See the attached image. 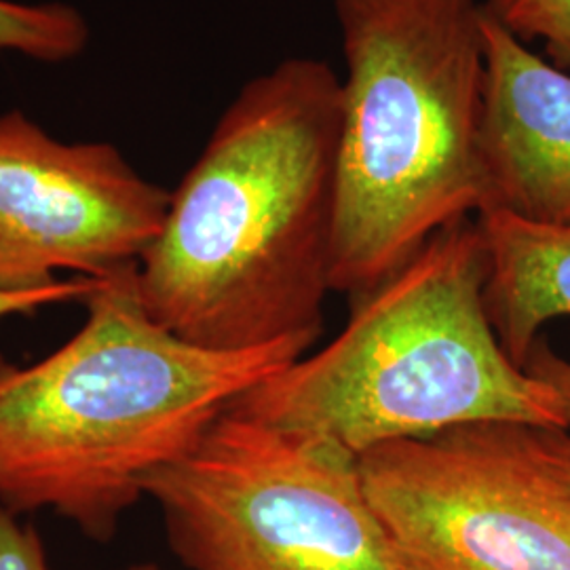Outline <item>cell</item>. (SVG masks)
I'll return each mask as SVG.
<instances>
[{
  "mask_svg": "<svg viewBox=\"0 0 570 570\" xmlns=\"http://www.w3.org/2000/svg\"><path fill=\"white\" fill-rule=\"evenodd\" d=\"M357 461L402 570H570V490L532 428L475 423Z\"/></svg>",
  "mask_w": 570,
  "mask_h": 570,
  "instance_id": "6",
  "label": "cell"
},
{
  "mask_svg": "<svg viewBox=\"0 0 570 570\" xmlns=\"http://www.w3.org/2000/svg\"><path fill=\"white\" fill-rule=\"evenodd\" d=\"M142 489L190 570H402L357 456L233 410Z\"/></svg>",
  "mask_w": 570,
  "mask_h": 570,
  "instance_id": "5",
  "label": "cell"
},
{
  "mask_svg": "<svg viewBox=\"0 0 570 570\" xmlns=\"http://www.w3.org/2000/svg\"><path fill=\"white\" fill-rule=\"evenodd\" d=\"M345 56L332 292L383 284L482 205V0H334Z\"/></svg>",
  "mask_w": 570,
  "mask_h": 570,
  "instance_id": "4",
  "label": "cell"
},
{
  "mask_svg": "<svg viewBox=\"0 0 570 570\" xmlns=\"http://www.w3.org/2000/svg\"><path fill=\"white\" fill-rule=\"evenodd\" d=\"M82 303L81 330L41 362L18 366L0 353V503L56 511L106 543L153 471L313 343H186L148 315L138 265L96 279Z\"/></svg>",
  "mask_w": 570,
  "mask_h": 570,
  "instance_id": "2",
  "label": "cell"
},
{
  "mask_svg": "<svg viewBox=\"0 0 570 570\" xmlns=\"http://www.w3.org/2000/svg\"><path fill=\"white\" fill-rule=\"evenodd\" d=\"M341 79L287 58L249 79L171 193L138 265L148 315L186 343H315L332 292Z\"/></svg>",
  "mask_w": 570,
  "mask_h": 570,
  "instance_id": "1",
  "label": "cell"
},
{
  "mask_svg": "<svg viewBox=\"0 0 570 570\" xmlns=\"http://www.w3.org/2000/svg\"><path fill=\"white\" fill-rule=\"evenodd\" d=\"M478 121L480 212L570 223V72L541 58L484 11Z\"/></svg>",
  "mask_w": 570,
  "mask_h": 570,
  "instance_id": "8",
  "label": "cell"
},
{
  "mask_svg": "<svg viewBox=\"0 0 570 570\" xmlns=\"http://www.w3.org/2000/svg\"><path fill=\"white\" fill-rule=\"evenodd\" d=\"M96 279L89 277H72L58 279L53 284L39 287H4L0 285V320L13 315H28L42 306L58 305L68 301H82Z\"/></svg>",
  "mask_w": 570,
  "mask_h": 570,
  "instance_id": "12",
  "label": "cell"
},
{
  "mask_svg": "<svg viewBox=\"0 0 570 570\" xmlns=\"http://www.w3.org/2000/svg\"><path fill=\"white\" fill-rule=\"evenodd\" d=\"M91 41L81 9L63 0H0V53L41 63L77 60Z\"/></svg>",
  "mask_w": 570,
  "mask_h": 570,
  "instance_id": "10",
  "label": "cell"
},
{
  "mask_svg": "<svg viewBox=\"0 0 570 570\" xmlns=\"http://www.w3.org/2000/svg\"><path fill=\"white\" fill-rule=\"evenodd\" d=\"M125 570H161L159 567H155V564H136V567H129V569Z\"/></svg>",
  "mask_w": 570,
  "mask_h": 570,
  "instance_id": "16",
  "label": "cell"
},
{
  "mask_svg": "<svg viewBox=\"0 0 570 570\" xmlns=\"http://www.w3.org/2000/svg\"><path fill=\"white\" fill-rule=\"evenodd\" d=\"M0 570H51L39 532L0 503Z\"/></svg>",
  "mask_w": 570,
  "mask_h": 570,
  "instance_id": "13",
  "label": "cell"
},
{
  "mask_svg": "<svg viewBox=\"0 0 570 570\" xmlns=\"http://www.w3.org/2000/svg\"><path fill=\"white\" fill-rule=\"evenodd\" d=\"M169 199L115 144L61 142L26 112H2L0 285L53 284L60 271L100 279L140 265Z\"/></svg>",
  "mask_w": 570,
  "mask_h": 570,
  "instance_id": "7",
  "label": "cell"
},
{
  "mask_svg": "<svg viewBox=\"0 0 570 570\" xmlns=\"http://www.w3.org/2000/svg\"><path fill=\"white\" fill-rule=\"evenodd\" d=\"M487 279L489 249L478 220L444 228L353 301L332 343L245 391L228 410L357 459L475 423L564 429L553 391L499 343Z\"/></svg>",
  "mask_w": 570,
  "mask_h": 570,
  "instance_id": "3",
  "label": "cell"
},
{
  "mask_svg": "<svg viewBox=\"0 0 570 570\" xmlns=\"http://www.w3.org/2000/svg\"><path fill=\"white\" fill-rule=\"evenodd\" d=\"M492 20L520 41H541L551 63L570 72V0H482Z\"/></svg>",
  "mask_w": 570,
  "mask_h": 570,
  "instance_id": "11",
  "label": "cell"
},
{
  "mask_svg": "<svg viewBox=\"0 0 570 570\" xmlns=\"http://www.w3.org/2000/svg\"><path fill=\"white\" fill-rule=\"evenodd\" d=\"M524 370L553 391L564 419V429L570 433V360L560 357L546 341H537Z\"/></svg>",
  "mask_w": 570,
  "mask_h": 570,
  "instance_id": "14",
  "label": "cell"
},
{
  "mask_svg": "<svg viewBox=\"0 0 570 570\" xmlns=\"http://www.w3.org/2000/svg\"><path fill=\"white\" fill-rule=\"evenodd\" d=\"M475 220L489 249L490 324L511 362L524 367L541 327L570 315V223H530L499 209Z\"/></svg>",
  "mask_w": 570,
  "mask_h": 570,
  "instance_id": "9",
  "label": "cell"
},
{
  "mask_svg": "<svg viewBox=\"0 0 570 570\" xmlns=\"http://www.w3.org/2000/svg\"><path fill=\"white\" fill-rule=\"evenodd\" d=\"M534 446L543 461L553 469V473L570 490V433L564 429L532 428Z\"/></svg>",
  "mask_w": 570,
  "mask_h": 570,
  "instance_id": "15",
  "label": "cell"
}]
</instances>
